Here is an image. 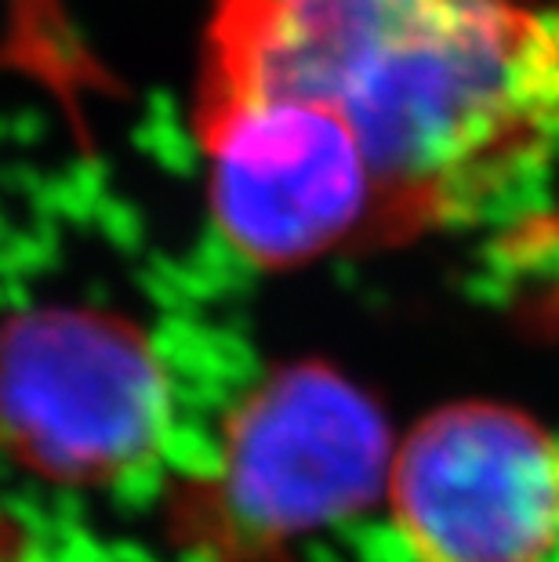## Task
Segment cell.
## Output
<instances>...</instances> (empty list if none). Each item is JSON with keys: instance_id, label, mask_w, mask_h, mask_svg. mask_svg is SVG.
<instances>
[{"instance_id": "cell-1", "label": "cell", "mask_w": 559, "mask_h": 562, "mask_svg": "<svg viewBox=\"0 0 559 562\" xmlns=\"http://www.w3.org/2000/svg\"><path fill=\"white\" fill-rule=\"evenodd\" d=\"M291 105L360 160L378 247L523 203L549 157L541 19L516 0H211L193 121Z\"/></svg>"}, {"instance_id": "cell-3", "label": "cell", "mask_w": 559, "mask_h": 562, "mask_svg": "<svg viewBox=\"0 0 559 562\" xmlns=\"http://www.w3.org/2000/svg\"><path fill=\"white\" fill-rule=\"evenodd\" d=\"M157 345L110 308L44 305L0 323V450L44 483L121 490L171 447Z\"/></svg>"}, {"instance_id": "cell-4", "label": "cell", "mask_w": 559, "mask_h": 562, "mask_svg": "<svg viewBox=\"0 0 559 562\" xmlns=\"http://www.w3.org/2000/svg\"><path fill=\"white\" fill-rule=\"evenodd\" d=\"M389 497L414 562H545L559 544V439L508 406H444L400 447Z\"/></svg>"}, {"instance_id": "cell-5", "label": "cell", "mask_w": 559, "mask_h": 562, "mask_svg": "<svg viewBox=\"0 0 559 562\" xmlns=\"http://www.w3.org/2000/svg\"><path fill=\"white\" fill-rule=\"evenodd\" d=\"M541 91L545 116L552 135H559V8L541 19Z\"/></svg>"}, {"instance_id": "cell-2", "label": "cell", "mask_w": 559, "mask_h": 562, "mask_svg": "<svg viewBox=\"0 0 559 562\" xmlns=\"http://www.w3.org/2000/svg\"><path fill=\"white\" fill-rule=\"evenodd\" d=\"M392 461L371 396L324 363L269 370L171 501V537L208 562H288L294 541L371 508Z\"/></svg>"}]
</instances>
